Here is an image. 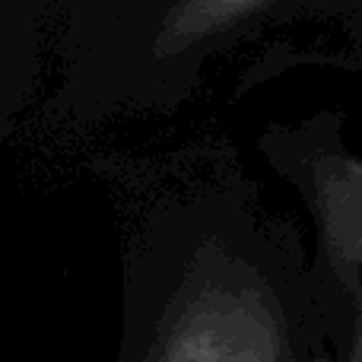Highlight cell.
<instances>
[{
    "instance_id": "4",
    "label": "cell",
    "mask_w": 362,
    "mask_h": 362,
    "mask_svg": "<svg viewBox=\"0 0 362 362\" xmlns=\"http://www.w3.org/2000/svg\"><path fill=\"white\" fill-rule=\"evenodd\" d=\"M346 362H362V312H359V321H356V337H353V350Z\"/></svg>"
},
{
    "instance_id": "2",
    "label": "cell",
    "mask_w": 362,
    "mask_h": 362,
    "mask_svg": "<svg viewBox=\"0 0 362 362\" xmlns=\"http://www.w3.org/2000/svg\"><path fill=\"white\" fill-rule=\"evenodd\" d=\"M315 197L334 267L340 270L346 286H356V270L362 264V163H325L315 181Z\"/></svg>"
},
{
    "instance_id": "3",
    "label": "cell",
    "mask_w": 362,
    "mask_h": 362,
    "mask_svg": "<svg viewBox=\"0 0 362 362\" xmlns=\"http://www.w3.org/2000/svg\"><path fill=\"white\" fill-rule=\"evenodd\" d=\"M274 0H175L156 32V54H181L210 38L232 32Z\"/></svg>"
},
{
    "instance_id": "1",
    "label": "cell",
    "mask_w": 362,
    "mask_h": 362,
    "mask_svg": "<svg viewBox=\"0 0 362 362\" xmlns=\"http://www.w3.org/2000/svg\"><path fill=\"white\" fill-rule=\"evenodd\" d=\"M286 321L270 286L223 251L194 257L165 305L150 362H283Z\"/></svg>"
}]
</instances>
